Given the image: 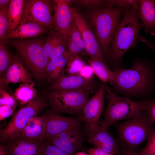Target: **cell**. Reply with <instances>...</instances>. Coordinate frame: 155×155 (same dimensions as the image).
<instances>
[{"instance_id": "cell-31", "label": "cell", "mask_w": 155, "mask_h": 155, "mask_svg": "<svg viewBox=\"0 0 155 155\" xmlns=\"http://www.w3.org/2000/svg\"><path fill=\"white\" fill-rule=\"evenodd\" d=\"M9 7L0 8V40H5L6 37Z\"/></svg>"}, {"instance_id": "cell-22", "label": "cell", "mask_w": 155, "mask_h": 155, "mask_svg": "<svg viewBox=\"0 0 155 155\" xmlns=\"http://www.w3.org/2000/svg\"><path fill=\"white\" fill-rule=\"evenodd\" d=\"M70 56L67 51L62 55L51 59L46 70V79L51 85L64 74L65 66Z\"/></svg>"}, {"instance_id": "cell-43", "label": "cell", "mask_w": 155, "mask_h": 155, "mask_svg": "<svg viewBox=\"0 0 155 155\" xmlns=\"http://www.w3.org/2000/svg\"><path fill=\"white\" fill-rule=\"evenodd\" d=\"M0 155H6L3 148L1 145H0Z\"/></svg>"}, {"instance_id": "cell-8", "label": "cell", "mask_w": 155, "mask_h": 155, "mask_svg": "<svg viewBox=\"0 0 155 155\" xmlns=\"http://www.w3.org/2000/svg\"><path fill=\"white\" fill-rule=\"evenodd\" d=\"M48 105L45 97L38 94L33 100L17 112L5 127L1 130V142L18 135L31 118L36 117Z\"/></svg>"}, {"instance_id": "cell-15", "label": "cell", "mask_w": 155, "mask_h": 155, "mask_svg": "<svg viewBox=\"0 0 155 155\" xmlns=\"http://www.w3.org/2000/svg\"><path fill=\"white\" fill-rule=\"evenodd\" d=\"M74 21L82 36L86 54L90 59L106 64V60L94 34L85 19L77 11Z\"/></svg>"}, {"instance_id": "cell-37", "label": "cell", "mask_w": 155, "mask_h": 155, "mask_svg": "<svg viewBox=\"0 0 155 155\" xmlns=\"http://www.w3.org/2000/svg\"><path fill=\"white\" fill-rule=\"evenodd\" d=\"M16 106H0V120H2L11 115L13 112Z\"/></svg>"}, {"instance_id": "cell-26", "label": "cell", "mask_w": 155, "mask_h": 155, "mask_svg": "<svg viewBox=\"0 0 155 155\" xmlns=\"http://www.w3.org/2000/svg\"><path fill=\"white\" fill-rule=\"evenodd\" d=\"M35 84L22 83L15 90L13 98L21 106L27 104L38 96Z\"/></svg>"}, {"instance_id": "cell-38", "label": "cell", "mask_w": 155, "mask_h": 155, "mask_svg": "<svg viewBox=\"0 0 155 155\" xmlns=\"http://www.w3.org/2000/svg\"><path fill=\"white\" fill-rule=\"evenodd\" d=\"M86 151L89 155H115L97 147L87 149Z\"/></svg>"}, {"instance_id": "cell-11", "label": "cell", "mask_w": 155, "mask_h": 155, "mask_svg": "<svg viewBox=\"0 0 155 155\" xmlns=\"http://www.w3.org/2000/svg\"><path fill=\"white\" fill-rule=\"evenodd\" d=\"M84 130L81 125L72 127L46 140L51 144L71 155L82 148Z\"/></svg>"}, {"instance_id": "cell-3", "label": "cell", "mask_w": 155, "mask_h": 155, "mask_svg": "<svg viewBox=\"0 0 155 155\" xmlns=\"http://www.w3.org/2000/svg\"><path fill=\"white\" fill-rule=\"evenodd\" d=\"M45 39L38 38L4 40L14 48L23 64L37 80L46 79V70L49 60L43 47Z\"/></svg>"}, {"instance_id": "cell-41", "label": "cell", "mask_w": 155, "mask_h": 155, "mask_svg": "<svg viewBox=\"0 0 155 155\" xmlns=\"http://www.w3.org/2000/svg\"><path fill=\"white\" fill-rule=\"evenodd\" d=\"M11 0H0V8L9 6Z\"/></svg>"}, {"instance_id": "cell-5", "label": "cell", "mask_w": 155, "mask_h": 155, "mask_svg": "<svg viewBox=\"0 0 155 155\" xmlns=\"http://www.w3.org/2000/svg\"><path fill=\"white\" fill-rule=\"evenodd\" d=\"M124 8L113 6L91 9L86 12L104 56L109 58L110 42Z\"/></svg>"}, {"instance_id": "cell-9", "label": "cell", "mask_w": 155, "mask_h": 155, "mask_svg": "<svg viewBox=\"0 0 155 155\" xmlns=\"http://www.w3.org/2000/svg\"><path fill=\"white\" fill-rule=\"evenodd\" d=\"M53 0H24L22 20L26 19L52 29Z\"/></svg>"}, {"instance_id": "cell-16", "label": "cell", "mask_w": 155, "mask_h": 155, "mask_svg": "<svg viewBox=\"0 0 155 155\" xmlns=\"http://www.w3.org/2000/svg\"><path fill=\"white\" fill-rule=\"evenodd\" d=\"M87 140L90 144L115 155H124L118 139L108 130V128L100 125L96 130L86 135Z\"/></svg>"}, {"instance_id": "cell-21", "label": "cell", "mask_w": 155, "mask_h": 155, "mask_svg": "<svg viewBox=\"0 0 155 155\" xmlns=\"http://www.w3.org/2000/svg\"><path fill=\"white\" fill-rule=\"evenodd\" d=\"M43 47L50 61L62 55L67 51V39L58 32L51 30L45 39Z\"/></svg>"}, {"instance_id": "cell-1", "label": "cell", "mask_w": 155, "mask_h": 155, "mask_svg": "<svg viewBox=\"0 0 155 155\" xmlns=\"http://www.w3.org/2000/svg\"><path fill=\"white\" fill-rule=\"evenodd\" d=\"M139 5L124 8L122 19L111 40L109 58L116 64L121 62L127 51L137 46L139 33L143 29L137 14Z\"/></svg>"}, {"instance_id": "cell-44", "label": "cell", "mask_w": 155, "mask_h": 155, "mask_svg": "<svg viewBox=\"0 0 155 155\" xmlns=\"http://www.w3.org/2000/svg\"><path fill=\"white\" fill-rule=\"evenodd\" d=\"M75 155H89L88 154L84 152H78Z\"/></svg>"}, {"instance_id": "cell-20", "label": "cell", "mask_w": 155, "mask_h": 155, "mask_svg": "<svg viewBox=\"0 0 155 155\" xmlns=\"http://www.w3.org/2000/svg\"><path fill=\"white\" fill-rule=\"evenodd\" d=\"M137 14L142 28L155 36V0H140Z\"/></svg>"}, {"instance_id": "cell-13", "label": "cell", "mask_w": 155, "mask_h": 155, "mask_svg": "<svg viewBox=\"0 0 155 155\" xmlns=\"http://www.w3.org/2000/svg\"><path fill=\"white\" fill-rule=\"evenodd\" d=\"M42 141L18 135L1 142L6 155H38Z\"/></svg>"}, {"instance_id": "cell-33", "label": "cell", "mask_w": 155, "mask_h": 155, "mask_svg": "<svg viewBox=\"0 0 155 155\" xmlns=\"http://www.w3.org/2000/svg\"><path fill=\"white\" fill-rule=\"evenodd\" d=\"M81 6L92 8H102L106 6V0H74V3Z\"/></svg>"}, {"instance_id": "cell-7", "label": "cell", "mask_w": 155, "mask_h": 155, "mask_svg": "<svg viewBox=\"0 0 155 155\" xmlns=\"http://www.w3.org/2000/svg\"><path fill=\"white\" fill-rule=\"evenodd\" d=\"M47 90L45 96L52 111L60 114L77 115L81 118L83 107L89 99L90 91Z\"/></svg>"}, {"instance_id": "cell-23", "label": "cell", "mask_w": 155, "mask_h": 155, "mask_svg": "<svg viewBox=\"0 0 155 155\" xmlns=\"http://www.w3.org/2000/svg\"><path fill=\"white\" fill-rule=\"evenodd\" d=\"M67 51L70 57L80 55L85 50V43L74 19L67 32Z\"/></svg>"}, {"instance_id": "cell-14", "label": "cell", "mask_w": 155, "mask_h": 155, "mask_svg": "<svg viewBox=\"0 0 155 155\" xmlns=\"http://www.w3.org/2000/svg\"><path fill=\"white\" fill-rule=\"evenodd\" d=\"M53 1L54 13L51 30L58 32L67 38V32L74 20L77 10L70 7L67 0Z\"/></svg>"}, {"instance_id": "cell-12", "label": "cell", "mask_w": 155, "mask_h": 155, "mask_svg": "<svg viewBox=\"0 0 155 155\" xmlns=\"http://www.w3.org/2000/svg\"><path fill=\"white\" fill-rule=\"evenodd\" d=\"M42 116L45 122L44 133L40 140H43L72 127L81 125L79 117H69L63 116L52 110Z\"/></svg>"}, {"instance_id": "cell-2", "label": "cell", "mask_w": 155, "mask_h": 155, "mask_svg": "<svg viewBox=\"0 0 155 155\" xmlns=\"http://www.w3.org/2000/svg\"><path fill=\"white\" fill-rule=\"evenodd\" d=\"M115 89L119 92L138 95L146 92L152 84L153 73L151 66L146 61L135 58L132 66L125 69L116 66Z\"/></svg>"}, {"instance_id": "cell-35", "label": "cell", "mask_w": 155, "mask_h": 155, "mask_svg": "<svg viewBox=\"0 0 155 155\" xmlns=\"http://www.w3.org/2000/svg\"><path fill=\"white\" fill-rule=\"evenodd\" d=\"M16 106L14 98L8 93L5 90L0 89V106Z\"/></svg>"}, {"instance_id": "cell-32", "label": "cell", "mask_w": 155, "mask_h": 155, "mask_svg": "<svg viewBox=\"0 0 155 155\" xmlns=\"http://www.w3.org/2000/svg\"><path fill=\"white\" fill-rule=\"evenodd\" d=\"M106 6H113L123 8L132 7L139 4V0H106Z\"/></svg>"}, {"instance_id": "cell-25", "label": "cell", "mask_w": 155, "mask_h": 155, "mask_svg": "<svg viewBox=\"0 0 155 155\" xmlns=\"http://www.w3.org/2000/svg\"><path fill=\"white\" fill-rule=\"evenodd\" d=\"M45 128V124L43 117L42 116L34 117L29 120L18 135L30 138L40 139L44 134Z\"/></svg>"}, {"instance_id": "cell-29", "label": "cell", "mask_w": 155, "mask_h": 155, "mask_svg": "<svg viewBox=\"0 0 155 155\" xmlns=\"http://www.w3.org/2000/svg\"><path fill=\"white\" fill-rule=\"evenodd\" d=\"M86 65L85 61L80 55L71 56L67 63L65 71L69 75L79 74Z\"/></svg>"}, {"instance_id": "cell-19", "label": "cell", "mask_w": 155, "mask_h": 155, "mask_svg": "<svg viewBox=\"0 0 155 155\" xmlns=\"http://www.w3.org/2000/svg\"><path fill=\"white\" fill-rule=\"evenodd\" d=\"M50 30L48 28L32 21L22 20L16 29L5 40L28 39L36 38Z\"/></svg>"}, {"instance_id": "cell-10", "label": "cell", "mask_w": 155, "mask_h": 155, "mask_svg": "<svg viewBox=\"0 0 155 155\" xmlns=\"http://www.w3.org/2000/svg\"><path fill=\"white\" fill-rule=\"evenodd\" d=\"M106 89L104 85H102L83 107L81 119L84 122V130L86 135L96 130L100 126L99 120L103 109Z\"/></svg>"}, {"instance_id": "cell-28", "label": "cell", "mask_w": 155, "mask_h": 155, "mask_svg": "<svg viewBox=\"0 0 155 155\" xmlns=\"http://www.w3.org/2000/svg\"><path fill=\"white\" fill-rule=\"evenodd\" d=\"M14 55L11 54L5 40H0V76L2 77L11 64Z\"/></svg>"}, {"instance_id": "cell-40", "label": "cell", "mask_w": 155, "mask_h": 155, "mask_svg": "<svg viewBox=\"0 0 155 155\" xmlns=\"http://www.w3.org/2000/svg\"><path fill=\"white\" fill-rule=\"evenodd\" d=\"M142 42L144 43L151 49L155 52V44L149 41L145 38H143L141 40Z\"/></svg>"}, {"instance_id": "cell-42", "label": "cell", "mask_w": 155, "mask_h": 155, "mask_svg": "<svg viewBox=\"0 0 155 155\" xmlns=\"http://www.w3.org/2000/svg\"><path fill=\"white\" fill-rule=\"evenodd\" d=\"M124 155H144L141 152L140 153L131 152L128 151H123Z\"/></svg>"}, {"instance_id": "cell-34", "label": "cell", "mask_w": 155, "mask_h": 155, "mask_svg": "<svg viewBox=\"0 0 155 155\" xmlns=\"http://www.w3.org/2000/svg\"><path fill=\"white\" fill-rule=\"evenodd\" d=\"M147 141L146 146L141 152L144 155H155V131Z\"/></svg>"}, {"instance_id": "cell-27", "label": "cell", "mask_w": 155, "mask_h": 155, "mask_svg": "<svg viewBox=\"0 0 155 155\" xmlns=\"http://www.w3.org/2000/svg\"><path fill=\"white\" fill-rule=\"evenodd\" d=\"M89 65L92 68L94 73L103 82H109L113 85L116 78V74L114 71L111 70L106 64L101 61L88 59Z\"/></svg>"}, {"instance_id": "cell-18", "label": "cell", "mask_w": 155, "mask_h": 155, "mask_svg": "<svg viewBox=\"0 0 155 155\" xmlns=\"http://www.w3.org/2000/svg\"><path fill=\"white\" fill-rule=\"evenodd\" d=\"M32 77L16 54L11 64L0 78V89L5 90L10 83L31 84L34 82Z\"/></svg>"}, {"instance_id": "cell-39", "label": "cell", "mask_w": 155, "mask_h": 155, "mask_svg": "<svg viewBox=\"0 0 155 155\" xmlns=\"http://www.w3.org/2000/svg\"><path fill=\"white\" fill-rule=\"evenodd\" d=\"M93 70L89 65H86L82 69L79 75L86 78H90L93 77Z\"/></svg>"}, {"instance_id": "cell-4", "label": "cell", "mask_w": 155, "mask_h": 155, "mask_svg": "<svg viewBox=\"0 0 155 155\" xmlns=\"http://www.w3.org/2000/svg\"><path fill=\"white\" fill-rule=\"evenodd\" d=\"M155 122L145 110L115 126L122 151L137 152L139 146L155 131Z\"/></svg>"}, {"instance_id": "cell-30", "label": "cell", "mask_w": 155, "mask_h": 155, "mask_svg": "<svg viewBox=\"0 0 155 155\" xmlns=\"http://www.w3.org/2000/svg\"><path fill=\"white\" fill-rule=\"evenodd\" d=\"M38 155H71L49 143L42 140L39 149Z\"/></svg>"}, {"instance_id": "cell-6", "label": "cell", "mask_w": 155, "mask_h": 155, "mask_svg": "<svg viewBox=\"0 0 155 155\" xmlns=\"http://www.w3.org/2000/svg\"><path fill=\"white\" fill-rule=\"evenodd\" d=\"M106 91L107 104L104 119L100 121V125L108 128L119 121L136 116L146 110V100L135 101L118 96L108 86H106Z\"/></svg>"}, {"instance_id": "cell-17", "label": "cell", "mask_w": 155, "mask_h": 155, "mask_svg": "<svg viewBox=\"0 0 155 155\" xmlns=\"http://www.w3.org/2000/svg\"><path fill=\"white\" fill-rule=\"evenodd\" d=\"M93 77L84 78L79 74H64L47 90H84L94 92L97 87Z\"/></svg>"}, {"instance_id": "cell-36", "label": "cell", "mask_w": 155, "mask_h": 155, "mask_svg": "<svg viewBox=\"0 0 155 155\" xmlns=\"http://www.w3.org/2000/svg\"><path fill=\"white\" fill-rule=\"evenodd\" d=\"M147 111L151 119L155 122V98L146 100Z\"/></svg>"}, {"instance_id": "cell-24", "label": "cell", "mask_w": 155, "mask_h": 155, "mask_svg": "<svg viewBox=\"0 0 155 155\" xmlns=\"http://www.w3.org/2000/svg\"><path fill=\"white\" fill-rule=\"evenodd\" d=\"M24 0H11L8 13L6 36L13 32L22 20Z\"/></svg>"}]
</instances>
